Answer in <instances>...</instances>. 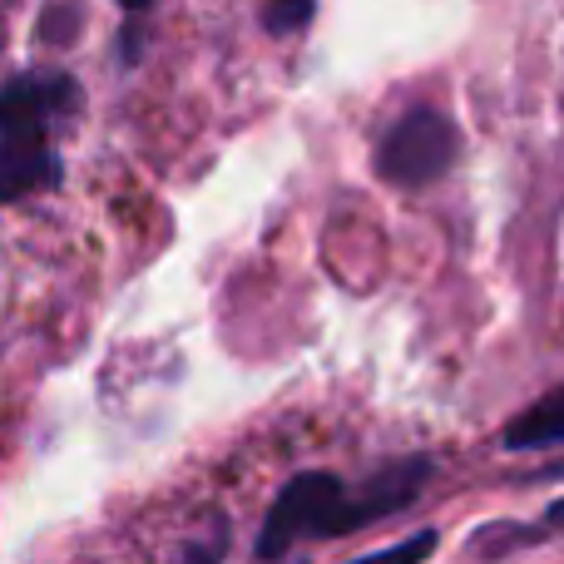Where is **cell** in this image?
<instances>
[{
  "label": "cell",
  "mask_w": 564,
  "mask_h": 564,
  "mask_svg": "<svg viewBox=\"0 0 564 564\" xmlns=\"http://www.w3.org/2000/svg\"><path fill=\"white\" fill-rule=\"evenodd\" d=\"M79 109V85L55 69H35V75H15L0 89V129L6 134H40L50 139V129L59 119H69Z\"/></svg>",
  "instance_id": "3957f363"
},
{
  "label": "cell",
  "mask_w": 564,
  "mask_h": 564,
  "mask_svg": "<svg viewBox=\"0 0 564 564\" xmlns=\"http://www.w3.org/2000/svg\"><path fill=\"white\" fill-rule=\"evenodd\" d=\"M564 441V387H555L550 397H540L525 416H516L506 426V451H540Z\"/></svg>",
  "instance_id": "5b68a950"
},
{
  "label": "cell",
  "mask_w": 564,
  "mask_h": 564,
  "mask_svg": "<svg viewBox=\"0 0 564 564\" xmlns=\"http://www.w3.org/2000/svg\"><path fill=\"white\" fill-rule=\"evenodd\" d=\"M307 20H312V0H268V10H263V25L273 35H292Z\"/></svg>",
  "instance_id": "8992f818"
},
{
  "label": "cell",
  "mask_w": 564,
  "mask_h": 564,
  "mask_svg": "<svg viewBox=\"0 0 564 564\" xmlns=\"http://www.w3.org/2000/svg\"><path fill=\"white\" fill-rule=\"evenodd\" d=\"M436 545V535H416V540H406V545H397V550H387V555H426V550Z\"/></svg>",
  "instance_id": "52a82bcc"
},
{
  "label": "cell",
  "mask_w": 564,
  "mask_h": 564,
  "mask_svg": "<svg viewBox=\"0 0 564 564\" xmlns=\"http://www.w3.org/2000/svg\"><path fill=\"white\" fill-rule=\"evenodd\" d=\"M59 178V154L40 134H6L0 129V204L50 188Z\"/></svg>",
  "instance_id": "277c9868"
},
{
  "label": "cell",
  "mask_w": 564,
  "mask_h": 564,
  "mask_svg": "<svg viewBox=\"0 0 564 564\" xmlns=\"http://www.w3.org/2000/svg\"><path fill=\"white\" fill-rule=\"evenodd\" d=\"M456 154H460V134L451 129V119L436 115V109H411L381 139L377 174L397 188H426L436 178H446Z\"/></svg>",
  "instance_id": "6da1fadb"
},
{
  "label": "cell",
  "mask_w": 564,
  "mask_h": 564,
  "mask_svg": "<svg viewBox=\"0 0 564 564\" xmlns=\"http://www.w3.org/2000/svg\"><path fill=\"white\" fill-rule=\"evenodd\" d=\"M124 6H129V10H139V6H149V0H124Z\"/></svg>",
  "instance_id": "ba28073f"
},
{
  "label": "cell",
  "mask_w": 564,
  "mask_h": 564,
  "mask_svg": "<svg viewBox=\"0 0 564 564\" xmlns=\"http://www.w3.org/2000/svg\"><path fill=\"white\" fill-rule=\"evenodd\" d=\"M341 496H347V486H341L337 476H327V470H312V476L288 480L282 496L273 500V510H268L258 555L278 560V555H288L302 535H337Z\"/></svg>",
  "instance_id": "7a4b0ae2"
}]
</instances>
